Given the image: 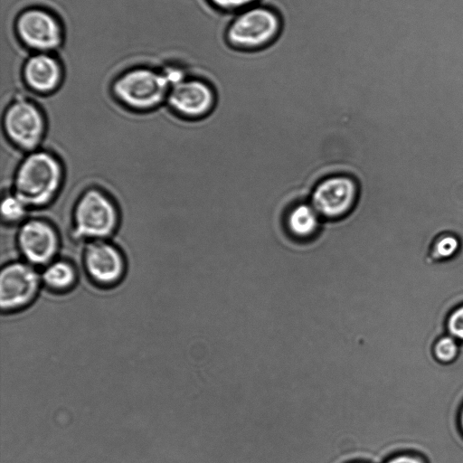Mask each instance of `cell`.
I'll use <instances>...</instances> for the list:
<instances>
[{"label":"cell","instance_id":"cell-1","mask_svg":"<svg viewBox=\"0 0 463 463\" xmlns=\"http://www.w3.org/2000/svg\"><path fill=\"white\" fill-rule=\"evenodd\" d=\"M64 181V168L52 152L38 148L26 153L18 164L12 191L29 209L43 208L58 196Z\"/></svg>","mask_w":463,"mask_h":463},{"label":"cell","instance_id":"cell-2","mask_svg":"<svg viewBox=\"0 0 463 463\" xmlns=\"http://www.w3.org/2000/svg\"><path fill=\"white\" fill-rule=\"evenodd\" d=\"M119 211L113 198L104 190L90 187L75 202L71 234L86 242L109 240L118 230Z\"/></svg>","mask_w":463,"mask_h":463},{"label":"cell","instance_id":"cell-3","mask_svg":"<svg viewBox=\"0 0 463 463\" xmlns=\"http://www.w3.org/2000/svg\"><path fill=\"white\" fill-rule=\"evenodd\" d=\"M282 19L274 8L254 5L237 13L226 30L228 43L238 49L259 50L279 35Z\"/></svg>","mask_w":463,"mask_h":463},{"label":"cell","instance_id":"cell-4","mask_svg":"<svg viewBox=\"0 0 463 463\" xmlns=\"http://www.w3.org/2000/svg\"><path fill=\"white\" fill-rule=\"evenodd\" d=\"M171 85L164 72L136 68L121 74L112 85V93L125 108L146 112L166 100Z\"/></svg>","mask_w":463,"mask_h":463},{"label":"cell","instance_id":"cell-5","mask_svg":"<svg viewBox=\"0 0 463 463\" xmlns=\"http://www.w3.org/2000/svg\"><path fill=\"white\" fill-rule=\"evenodd\" d=\"M2 128L10 144L28 153L40 148L47 124L41 108L33 101L20 97L6 107Z\"/></svg>","mask_w":463,"mask_h":463},{"label":"cell","instance_id":"cell-6","mask_svg":"<svg viewBox=\"0 0 463 463\" xmlns=\"http://www.w3.org/2000/svg\"><path fill=\"white\" fill-rule=\"evenodd\" d=\"M23 260L36 267L56 259L61 239L56 227L43 218H29L20 223L15 237Z\"/></svg>","mask_w":463,"mask_h":463},{"label":"cell","instance_id":"cell-7","mask_svg":"<svg viewBox=\"0 0 463 463\" xmlns=\"http://www.w3.org/2000/svg\"><path fill=\"white\" fill-rule=\"evenodd\" d=\"M18 37L24 44L38 52L57 49L62 43V28L49 11L33 7L22 12L15 23Z\"/></svg>","mask_w":463,"mask_h":463},{"label":"cell","instance_id":"cell-8","mask_svg":"<svg viewBox=\"0 0 463 463\" xmlns=\"http://www.w3.org/2000/svg\"><path fill=\"white\" fill-rule=\"evenodd\" d=\"M82 266L88 277L96 284L113 286L126 271V260L121 250L109 240L86 242L81 255Z\"/></svg>","mask_w":463,"mask_h":463},{"label":"cell","instance_id":"cell-9","mask_svg":"<svg viewBox=\"0 0 463 463\" xmlns=\"http://www.w3.org/2000/svg\"><path fill=\"white\" fill-rule=\"evenodd\" d=\"M41 277L35 267L24 260L5 264L0 273V304L12 310L28 305L36 296Z\"/></svg>","mask_w":463,"mask_h":463},{"label":"cell","instance_id":"cell-10","mask_svg":"<svg viewBox=\"0 0 463 463\" xmlns=\"http://www.w3.org/2000/svg\"><path fill=\"white\" fill-rule=\"evenodd\" d=\"M216 99L215 90L207 80L184 78L171 86L166 102L175 115L199 119L211 112Z\"/></svg>","mask_w":463,"mask_h":463},{"label":"cell","instance_id":"cell-11","mask_svg":"<svg viewBox=\"0 0 463 463\" xmlns=\"http://www.w3.org/2000/svg\"><path fill=\"white\" fill-rule=\"evenodd\" d=\"M358 197L357 184L347 175H333L319 182L311 194V204L321 217L337 219L346 214Z\"/></svg>","mask_w":463,"mask_h":463},{"label":"cell","instance_id":"cell-12","mask_svg":"<svg viewBox=\"0 0 463 463\" xmlns=\"http://www.w3.org/2000/svg\"><path fill=\"white\" fill-rule=\"evenodd\" d=\"M23 77L32 90L49 94L60 86L62 70L59 61L48 52H38L24 63Z\"/></svg>","mask_w":463,"mask_h":463},{"label":"cell","instance_id":"cell-13","mask_svg":"<svg viewBox=\"0 0 463 463\" xmlns=\"http://www.w3.org/2000/svg\"><path fill=\"white\" fill-rule=\"evenodd\" d=\"M320 218L311 203H298L288 212L286 224L290 234L307 239L317 232Z\"/></svg>","mask_w":463,"mask_h":463},{"label":"cell","instance_id":"cell-14","mask_svg":"<svg viewBox=\"0 0 463 463\" xmlns=\"http://www.w3.org/2000/svg\"><path fill=\"white\" fill-rule=\"evenodd\" d=\"M41 279L55 291L70 289L76 282L77 272L73 264L63 259H55L44 266Z\"/></svg>","mask_w":463,"mask_h":463},{"label":"cell","instance_id":"cell-15","mask_svg":"<svg viewBox=\"0 0 463 463\" xmlns=\"http://www.w3.org/2000/svg\"><path fill=\"white\" fill-rule=\"evenodd\" d=\"M462 241L458 234L445 231L438 233L432 239L427 257L432 262H444L452 260L461 250Z\"/></svg>","mask_w":463,"mask_h":463},{"label":"cell","instance_id":"cell-16","mask_svg":"<svg viewBox=\"0 0 463 463\" xmlns=\"http://www.w3.org/2000/svg\"><path fill=\"white\" fill-rule=\"evenodd\" d=\"M29 207L12 190L7 191L1 202V216L7 224L21 223L26 219Z\"/></svg>","mask_w":463,"mask_h":463},{"label":"cell","instance_id":"cell-17","mask_svg":"<svg viewBox=\"0 0 463 463\" xmlns=\"http://www.w3.org/2000/svg\"><path fill=\"white\" fill-rule=\"evenodd\" d=\"M458 341L449 335L439 337L432 348L434 358L443 364L452 363L458 357Z\"/></svg>","mask_w":463,"mask_h":463},{"label":"cell","instance_id":"cell-18","mask_svg":"<svg viewBox=\"0 0 463 463\" xmlns=\"http://www.w3.org/2000/svg\"><path fill=\"white\" fill-rule=\"evenodd\" d=\"M446 326L449 335L458 342H463V305L456 307L449 315Z\"/></svg>","mask_w":463,"mask_h":463},{"label":"cell","instance_id":"cell-19","mask_svg":"<svg viewBox=\"0 0 463 463\" xmlns=\"http://www.w3.org/2000/svg\"><path fill=\"white\" fill-rule=\"evenodd\" d=\"M259 1L260 0H208L216 9L234 14L256 5Z\"/></svg>","mask_w":463,"mask_h":463},{"label":"cell","instance_id":"cell-20","mask_svg":"<svg viewBox=\"0 0 463 463\" xmlns=\"http://www.w3.org/2000/svg\"><path fill=\"white\" fill-rule=\"evenodd\" d=\"M383 463H425V461L419 456L402 453L384 460Z\"/></svg>","mask_w":463,"mask_h":463},{"label":"cell","instance_id":"cell-21","mask_svg":"<svg viewBox=\"0 0 463 463\" xmlns=\"http://www.w3.org/2000/svg\"><path fill=\"white\" fill-rule=\"evenodd\" d=\"M459 426L463 432V406H462L460 413H459Z\"/></svg>","mask_w":463,"mask_h":463}]
</instances>
